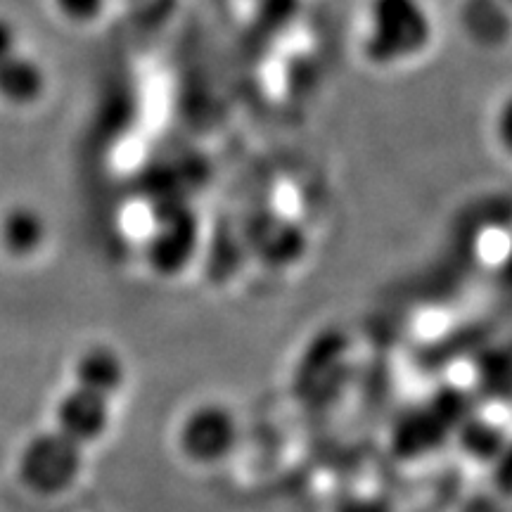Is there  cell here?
Here are the masks:
<instances>
[{"label": "cell", "mask_w": 512, "mask_h": 512, "mask_svg": "<svg viewBox=\"0 0 512 512\" xmlns=\"http://www.w3.org/2000/svg\"><path fill=\"white\" fill-rule=\"evenodd\" d=\"M335 512H394V508L392 503L382 496L356 494V496L344 498V501L335 508Z\"/></svg>", "instance_id": "obj_13"}, {"label": "cell", "mask_w": 512, "mask_h": 512, "mask_svg": "<svg viewBox=\"0 0 512 512\" xmlns=\"http://www.w3.org/2000/svg\"><path fill=\"white\" fill-rule=\"evenodd\" d=\"M491 467H494V482L498 491H503L505 496H512V437Z\"/></svg>", "instance_id": "obj_14"}, {"label": "cell", "mask_w": 512, "mask_h": 512, "mask_svg": "<svg viewBox=\"0 0 512 512\" xmlns=\"http://www.w3.org/2000/svg\"><path fill=\"white\" fill-rule=\"evenodd\" d=\"M114 427V401L72 384L57 396L53 430L81 448H93L107 439Z\"/></svg>", "instance_id": "obj_5"}, {"label": "cell", "mask_w": 512, "mask_h": 512, "mask_svg": "<svg viewBox=\"0 0 512 512\" xmlns=\"http://www.w3.org/2000/svg\"><path fill=\"white\" fill-rule=\"evenodd\" d=\"M86 472V448L50 430L36 432L19 446L15 458V479L24 494L57 501L69 496L81 484Z\"/></svg>", "instance_id": "obj_2"}, {"label": "cell", "mask_w": 512, "mask_h": 512, "mask_svg": "<svg viewBox=\"0 0 512 512\" xmlns=\"http://www.w3.org/2000/svg\"><path fill=\"white\" fill-rule=\"evenodd\" d=\"M72 384L117 401L128 384V363L110 342H91L76 351Z\"/></svg>", "instance_id": "obj_6"}, {"label": "cell", "mask_w": 512, "mask_h": 512, "mask_svg": "<svg viewBox=\"0 0 512 512\" xmlns=\"http://www.w3.org/2000/svg\"><path fill=\"white\" fill-rule=\"evenodd\" d=\"M453 434H456L465 456L484 465H494V460L501 456L505 444H508L512 437L498 420L489 418V415L475 413H467L465 418L458 422Z\"/></svg>", "instance_id": "obj_10"}, {"label": "cell", "mask_w": 512, "mask_h": 512, "mask_svg": "<svg viewBox=\"0 0 512 512\" xmlns=\"http://www.w3.org/2000/svg\"><path fill=\"white\" fill-rule=\"evenodd\" d=\"M240 444V420L221 401H200L178 420L174 446L185 463L200 470L219 467Z\"/></svg>", "instance_id": "obj_3"}, {"label": "cell", "mask_w": 512, "mask_h": 512, "mask_svg": "<svg viewBox=\"0 0 512 512\" xmlns=\"http://www.w3.org/2000/svg\"><path fill=\"white\" fill-rule=\"evenodd\" d=\"M48 91V72L41 60L22 48L0 60V100L5 105L27 110L43 100Z\"/></svg>", "instance_id": "obj_9"}, {"label": "cell", "mask_w": 512, "mask_h": 512, "mask_svg": "<svg viewBox=\"0 0 512 512\" xmlns=\"http://www.w3.org/2000/svg\"><path fill=\"white\" fill-rule=\"evenodd\" d=\"M57 15L76 27H88L105 15L107 0H50Z\"/></svg>", "instance_id": "obj_11"}, {"label": "cell", "mask_w": 512, "mask_h": 512, "mask_svg": "<svg viewBox=\"0 0 512 512\" xmlns=\"http://www.w3.org/2000/svg\"><path fill=\"white\" fill-rule=\"evenodd\" d=\"M437 19L427 0H368L363 10L361 53L377 69L406 67L430 53Z\"/></svg>", "instance_id": "obj_1"}, {"label": "cell", "mask_w": 512, "mask_h": 512, "mask_svg": "<svg viewBox=\"0 0 512 512\" xmlns=\"http://www.w3.org/2000/svg\"><path fill=\"white\" fill-rule=\"evenodd\" d=\"M50 226L46 214L31 204H10L0 211V252L15 264H29L48 247Z\"/></svg>", "instance_id": "obj_7"}, {"label": "cell", "mask_w": 512, "mask_h": 512, "mask_svg": "<svg viewBox=\"0 0 512 512\" xmlns=\"http://www.w3.org/2000/svg\"><path fill=\"white\" fill-rule=\"evenodd\" d=\"M458 422V415L453 418V413L446 411L441 401L430 408H415L413 413L403 415L399 427H396V451L408 458H422L432 448L444 444L448 434L456 430Z\"/></svg>", "instance_id": "obj_8"}, {"label": "cell", "mask_w": 512, "mask_h": 512, "mask_svg": "<svg viewBox=\"0 0 512 512\" xmlns=\"http://www.w3.org/2000/svg\"><path fill=\"white\" fill-rule=\"evenodd\" d=\"M19 50V31L8 17H0V60Z\"/></svg>", "instance_id": "obj_15"}, {"label": "cell", "mask_w": 512, "mask_h": 512, "mask_svg": "<svg viewBox=\"0 0 512 512\" xmlns=\"http://www.w3.org/2000/svg\"><path fill=\"white\" fill-rule=\"evenodd\" d=\"M200 247V221L188 207H171L155 216L145 242V261L159 278H176Z\"/></svg>", "instance_id": "obj_4"}, {"label": "cell", "mask_w": 512, "mask_h": 512, "mask_svg": "<svg viewBox=\"0 0 512 512\" xmlns=\"http://www.w3.org/2000/svg\"><path fill=\"white\" fill-rule=\"evenodd\" d=\"M494 138L505 155L512 157V91L498 100L494 112Z\"/></svg>", "instance_id": "obj_12"}]
</instances>
